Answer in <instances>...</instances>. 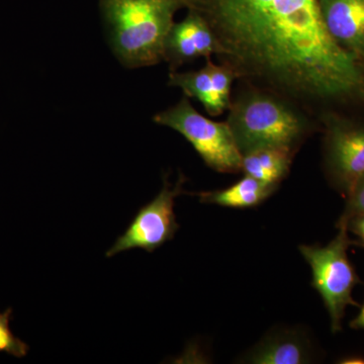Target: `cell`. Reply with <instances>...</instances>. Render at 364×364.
<instances>
[{
	"instance_id": "9a60e30c",
	"label": "cell",
	"mask_w": 364,
	"mask_h": 364,
	"mask_svg": "<svg viewBox=\"0 0 364 364\" xmlns=\"http://www.w3.org/2000/svg\"><path fill=\"white\" fill-rule=\"evenodd\" d=\"M347 198L346 208L340 219L346 220L353 215L364 214V176L354 186Z\"/></svg>"
},
{
	"instance_id": "e0dca14e",
	"label": "cell",
	"mask_w": 364,
	"mask_h": 364,
	"mask_svg": "<svg viewBox=\"0 0 364 364\" xmlns=\"http://www.w3.org/2000/svg\"><path fill=\"white\" fill-rule=\"evenodd\" d=\"M350 327L354 330H364V304L361 306L360 312L352 320Z\"/></svg>"
},
{
	"instance_id": "3957f363",
	"label": "cell",
	"mask_w": 364,
	"mask_h": 364,
	"mask_svg": "<svg viewBox=\"0 0 364 364\" xmlns=\"http://www.w3.org/2000/svg\"><path fill=\"white\" fill-rule=\"evenodd\" d=\"M228 111L226 122L242 156L261 148L296 151L310 131L293 102L259 88L231 102Z\"/></svg>"
},
{
	"instance_id": "8992f818",
	"label": "cell",
	"mask_w": 364,
	"mask_h": 364,
	"mask_svg": "<svg viewBox=\"0 0 364 364\" xmlns=\"http://www.w3.org/2000/svg\"><path fill=\"white\" fill-rule=\"evenodd\" d=\"M186 181V177L181 174L176 186L171 188L165 176L161 191L139 210L130 226L117 239L105 256L111 258L132 249H142L152 253L171 241L181 228L176 221L174 205L177 196L184 193Z\"/></svg>"
},
{
	"instance_id": "5bb4252c",
	"label": "cell",
	"mask_w": 364,
	"mask_h": 364,
	"mask_svg": "<svg viewBox=\"0 0 364 364\" xmlns=\"http://www.w3.org/2000/svg\"><path fill=\"white\" fill-rule=\"evenodd\" d=\"M13 309L0 313V353H6L16 358H26L30 347L18 339L9 327Z\"/></svg>"
},
{
	"instance_id": "ac0fdd59",
	"label": "cell",
	"mask_w": 364,
	"mask_h": 364,
	"mask_svg": "<svg viewBox=\"0 0 364 364\" xmlns=\"http://www.w3.org/2000/svg\"><path fill=\"white\" fill-rule=\"evenodd\" d=\"M342 363H348V364H360L364 363V359L363 358H347L345 359L344 361H341Z\"/></svg>"
},
{
	"instance_id": "30bf717a",
	"label": "cell",
	"mask_w": 364,
	"mask_h": 364,
	"mask_svg": "<svg viewBox=\"0 0 364 364\" xmlns=\"http://www.w3.org/2000/svg\"><path fill=\"white\" fill-rule=\"evenodd\" d=\"M218 45L214 33L207 21L193 9L179 23H174L167 36L164 48V60L172 71L189 62L217 54Z\"/></svg>"
},
{
	"instance_id": "7c38bea8",
	"label": "cell",
	"mask_w": 364,
	"mask_h": 364,
	"mask_svg": "<svg viewBox=\"0 0 364 364\" xmlns=\"http://www.w3.org/2000/svg\"><path fill=\"white\" fill-rule=\"evenodd\" d=\"M279 186L265 183L245 176L233 186L217 191L195 193L200 202L230 208H252L264 203L277 191Z\"/></svg>"
},
{
	"instance_id": "2e32d148",
	"label": "cell",
	"mask_w": 364,
	"mask_h": 364,
	"mask_svg": "<svg viewBox=\"0 0 364 364\" xmlns=\"http://www.w3.org/2000/svg\"><path fill=\"white\" fill-rule=\"evenodd\" d=\"M339 222H343L348 232L355 235L364 246V214L353 215L346 220L339 219Z\"/></svg>"
},
{
	"instance_id": "52a82bcc",
	"label": "cell",
	"mask_w": 364,
	"mask_h": 364,
	"mask_svg": "<svg viewBox=\"0 0 364 364\" xmlns=\"http://www.w3.org/2000/svg\"><path fill=\"white\" fill-rule=\"evenodd\" d=\"M325 165L332 183L344 193L364 176V124L331 121L325 139Z\"/></svg>"
},
{
	"instance_id": "4fadbf2b",
	"label": "cell",
	"mask_w": 364,
	"mask_h": 364,
	"mask_svg": "<svg viewBox=\"0 0 364 364\" xmlns=\"http://www.w3.org/2000/svg\"><path fill=\"white\" fill-rule=\"evenodd\" d=\"M296 151L289 148H261L242 156V172L265 183L279 186L289 173Z\"/></svg>"
},
{
	"instance_id": "9c48e42d",
	"label": "cell",
	"mask_w": 364,
	"mask_h": 364,
	"mask_svg": "<svg viewBox=\"0 0 364 364\" xmlns=\"http://www.w3.org/2000/svg\"><path fill=\"white\" fill-rule=\"evenodd\" d=\"M317 349L308 330L277 327L237 359L249 364H306L315 363Z\"/></svg>"
},
{
	"instance_id": "6da1fadb",
	"label": "cell",
	"mask_w": 364,
	"mask_h": 364,
	"mask_svg": "<svg viewBox=\"0 0 364 364\" xmlns=\"http://www.w3.org/2000/svg\"><path fill=\"white\" fill-rule=\"evenodd\" d=\"M236 78L291 102L364 100V68L328 32L320 0H189Z\"/></svg>"
},
{
	"instance_id": "7a4b0ae2",
	"label": "cell",
	"mask_w": 364,
	"mask_h": 364,
	"mask_svg": "<svg viewBox=\"0 0 364 364\" xmlns=\"http://www.w3.org/2000/svg\"><path fill=\"white\" fill-rule=\"evenodd\" d=\"M112 51L124 66L141 68L164 60L174 16L189 0H100Z\"/></svg>"
},
{
	"instance_id": "8fae6325",
	"label": "cell",
	"mask_w": 364,
	"mask_h": 364,
	"mask_svg": "<svg viewBox=\"0 0 364 364\" xmlns=\"http://www.w3.org/2000/svg\"><path fill=\"white\" fill-rule=\"evenodd\" d=\"M328 32L347 52L364 60V0H320Z\"/></svg>"
},
{
	"instance_id": "ba28073f",
	"label": "cell",
	"mask_w": 364,
	"mask_h": 364,
	"mask_svg": "<svg viewBox=\"0 0 364 364\" xmlns=\"http://www.w3.org/2000/svg\"><path fill=\"white\" fill-rule=\"evenodd\" d=\"M235 79L231 69L208 58L205 67L198 70L172 71L169 85L181 88L186 97L198 100L210 116L217 117L229 109Z\"/></svg>"
},
{
	"instance_id": "277c9868",
	"label": "cell",
	"mask_w": 364,
	"mask_h": 364,
	"mask_svg": "<svg viewBox=\"0 0 364 364\" xmlns=\"http://www.w3.org/2000/svg\"><path fill=\"white\" fill-rule=\"evenodd\" d=\"M338 233L326 246L299 245V251L312 269V286L320 294L329 314L333 333L341 331L347 306H358L352 298L360 282L348 257L351 241L343 222L337 223Z\"/></svg>"
},
{
	"instance_id": "5b68a950",
	"label": "cell",
	"mask_w": 364,
	"mask_h": 364,
	"mask_svg": "<svg viewBox=\"0 0 364 364\" xmlns=\"http://www.w3.org/2000/svg\"><path fill=\"white\" fill-rule=\"evenodd\" d=\"M153 121L183 136L208 167L220 173L242 171V155L227 122L203 116L183 97L176 105L155 114Z\"/></svg>"
}]
</instances>
